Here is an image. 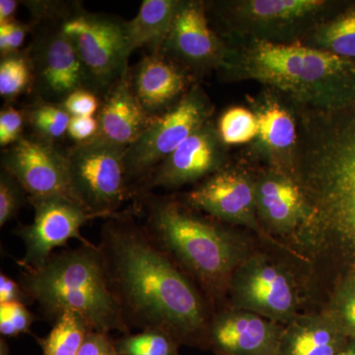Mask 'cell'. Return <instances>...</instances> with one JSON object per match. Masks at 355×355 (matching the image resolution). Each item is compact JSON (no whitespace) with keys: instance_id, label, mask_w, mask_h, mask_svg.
I'll return each mask as SVG.
<instances>
[{"instance_id":"cell-1","label":"cell","mask_w":355,"mask_h":355,"mask_svg":"<svg viewBox=\"0 0 355 355\" xmlns=\"http://www.w3.org/2000/svg\"><path fill=\"white\" fill-rule=\"evenodd\" d=\"M135 216L132 209L107 218L98 244L128 326L165 331L180 345L207 347L211 319L205 297Z\"/></svg>"},{"instance_id":"cell-2","label":"cell","mask_w":355,"mask_h":355,"mask_svg":"<svg viewBox=\"0 0 355 355\" xmlns=\"http://www.w3.org/2000/svg\"><path fill=\"white\" fill-rule=\"evenodd\" d=\"M291 163L309 210L301 230L314 241L335 237L355 245V102L308 110Z\"/></svg>"},{"instance_id":"cell-3","label":"cell","mask_w":355,"mask_h":355,"mask_svg":"<svg viewBox=\"0 0 355 355\" xmlns=\"http://www.w3.org/2000/svg\"><path fill=\"white\" fill-rule=\"evenodd\" d=\"M227 69L284 93L309 111H331L355 102V62L315 46L254 40Z\"/></svg>"},{"instance_id":"cell-4","label":"cell","mask_w":355,"mask_h":355,"mask_svg":"<svg viewBox=\"0 0 355 355\" xmlns=\"http://www.w3.org/2000/svg\"><path fill=\"white\" fill-rule=\"evenodd\" d=\"M147 234L175 265L216 300L229 288L242 263L241 242L216 222L171 198L146 191L137 196Z\"/></svg>"},{"instance_id":"cell-5","label":"cell","mask_w":355,"mask_h":355,"mask_svg":"<svg viewBox=\"0 0 355 355\" xmlns=\"http://www.w3.org/2000/svg\"><path fill=\"white\" fill-rule=\"evenodd\" d=\"M18 282L51 324L64 313L73 312L91 330L130 333L94 243L55 252L39 268H20Z\"/></svg>"},{"instance_id":"cell-6","label":"cell","mask_w":355,"mask_h":355,"mask_svg":"<svg viewBox=\"0 0 355 355\" xmlns=\"http://www.w3.org/2000/svg\"><path fill=\"white\" fill-rule=\"evenodd\" d=\"M127 149L98 139L69 148L65 155L71 198L106 219L118 214L135 195L125 169Z\"/></svg>"},{"instance_id":"cell-7","label":"cell","mask_w":355,"mask_h":355,"mask_svg":"<svg viewBox=\"0 0 355 355\" xmlns=\"http://www.w3.org/2000/svg\"><path fill=\"white\" fill-rule=\"evenodd\" d=\"M211 111V105L202 90L191 88L179 104L159 116L155 123L128 147L125 169L133 191V184L139 183L141 187L163 160L209 121Z\"/></svg>"},{"instance_id":"cell-8","label":"cell","mask_w":355,"mask_h":355,"mask_svg":"<svg viewBox=\"0 0 355 355\" xmlns=\"http://www.w3.org/2000/svg\"><path fill=\"white\" fill-rule=\"evenodd\" d=\"M125 22L76 10L62 28L92 79L96 94L113 87L130 71Z\"/></svg>"},{"instance_id":"cell-9","label":"cell","mask_w":355,"mask_h":355,"mask_svg":"<svg viewBox=\"0 0 355 355\" xmlns=\"http://www.w3.org/2000/svg\"><path fill=\"white\" fill-rule=\"evenodd\" d=\"M29 202L34 207V220L13 230L25 246L24 257L17 261L20 268L43 266L55 249L67 247L69 240L91 244L92 242L81 234V228L96 218L106 219L64 196L29 198Z\"/></svg>"},{"instance_id":"cell-10","label":"cell","mask_w":355,"mask_h":355,"mask_svg":"<svg viewBox=\"0 0 355 355\" xmlns=\"http://www.w3.org/2000/svg\"><path fill=\"white\" fill-rule=\"evenodd\" d=\"M234 309L249 311L277 322L296 315L298 291L291 272L261 254L244 259L231 277L229 288Z\"/></svg>"},{"instance_id":"cell-11","label":"cell","mask_w":355,"mask_h":355,"mask_svg":"<svg viewBox=\"0 0 355 355\" xmlns=\"http://www.w3.org/2000/svg\"><path fill=\"white\" fill-rule=\"evenodd\" d=\"M62 23L40 33L27 51L34 76L33 87L40 99L55 104H62L76 91L96 94L92 79L62 31Z\"/></svg>"},{"instance_id":"cell-12","label":"cell","mask_w":355,"mask_h":355,"mask_svg":"<svg viewBox=\"0 0 355 355\" xmlns=\"http://www.w3.org/2000/svg\"><path fill=\"white\" fill-rule=\"evenodd\" d=\"M1 165L22 184L29 198H72L67 155L51 142L22 137L2 153Z\"/></svg>"},{"instance_id":"cell-13","label":"cell","mask_w":355,"mask_h":355,"mask_svg":"<svg viewBox=\"0 0 355 355\" xmlns=\"http://www.w3.org/2000/svg\"><path fill=\"white\" fill-rule=\"evenodd\" d=\"M256 182L240 170L221 168L184 196V203L219 221L260 230Z\"/></svg>"},{"instance_id":"cell-14","label":"cell","mask_w":355,"mask_h":355,"mask_svg":"<svg viewBox=\"0 0 355 355\" xmlns=\"http://www.w3.org/2000/svg\"><path fill=\"white\" fill-rule=\"evenodd\" d=\"M222 146L218 132L207 121L154 169L137 196L154 188H180L214 174L223 168Z\"/></svg>"},{"instance_id":"cell-15","label":"cell","mask_w":355,"mask_h":355,"mask_svg":"<svg viewBox=\"0 0 355 355\" xmlns=\"http://www.w3.org/2000/svg\"><path fill=\"white\" fill-rule=\"evenodd\" d=\"M161 53L195 69L226 67L229 51L210 29L202 2L180 1Z\"/></svg>"},{"instance_id":"cell-16","label":"cell","mask_w":355,"mask_h":355,"mask_svg":"<svg viewBox=\"0 0 355 355\" xmlns=\"http://www.w3.org/2000/svg\"><path fill=\"white\" fill-rule=\"evenodd\" d=\"M284 328L245 310L219 313L210 322L207 347L216 355H277Z\"/></svg>"},{"instance_id":"cell-17","label":"cell","mask_w":355,"mask_h":355,"mask_svg":"<svg viewBox=\"0 0 355 355\" xmlns=\"http://www.w3.org/2000/svg\"><path fill=\"white\" fill-rule=\"evenodd\" d=\"M130 83L140 104L153 116L165 114L188 94V76L162 53L142 58L130 72Z\"/></svg>"},{"instance_id":"cell-18","label":"cell","mask_w":355,"mask_h":355,"mask_svg":"<svg viewBox=\"0 0 355 355\" xmlns=\"http://www.w3.org/2000/svg\"><path fill=\"white\" fill-rule=\"evenodd\" d=\"M140 104L130 83V70L107 92L98 114L99 130L95 139L128 147L158 119Z\"/></svg>"},{"instance_id":"cell-19","label":"cell","mask_w":355,"mask_h":355,"mask_svg":"<svg viewBox=\"0 0 355 355\" xmlns=\"http://www.w3.org/2000/svg\"><path fill=\"white\" fill-rule=\"evenodd\" d=\"M254 186L257 214L266 225L280 233L303 228L309 211L293 177L282 172L266 173Z\"/></svg>"},{"instance_id":"cell-20","label":"cell","mask_w":355,"mask_h":355,"mask_svg":"<svg viewBox=\"0 0 355 355\" xmlns=\"http://www.w3.org/2000/svg\"><path fill=\"white\" fill-rule=\"evenodd\" d=\"M328 6L323 0H246L233 4L236 19L257 31H277L300 24Z\"/></svg>"},{"instance_id":"cell-21","label":"cell","mask_w":355,"mask_h":355,"mask_svg":"<svg viewBox=\"0 0 355 355\" xmlns=\"http://www.w3.org/2000/svg\"><path fill=\"white\" fill-rule=\"evenodd\" d=\"M343 336L330 317L296 316L282 330L277 355H338Z\"/></svg>"},{"instance_id":"cell-22","label":"cell","mask_w":355,"mask_h":355,"mask_svg":"<svg viewBox=\"0 0 355 355\" xmlns=\"http://www.w3.org/2000/svg\"><path fill=\"white\" fill-rule=\"evenodd\" d=\"M180 1L177 0H144L133 19L125 21V31L130 55L139 48L161 53L169 34Z\"/></svg>"},{"instance_id":"cell-23","label":"cell","mask_w":355,"mask_h":355,"mask_svg":"<svg viewBox=\"0 0 355 355\" xmlns=\"http://www.w3.org/2000/svg\"><path fill=\"white\" fill-rule=\"evenodd\" d=\"M257 114L261 144L272 154H289L292 158L297 144L295 121L277 103L266 105Z\"/></svg>"},{"instance_id":"cell-24","label":"cell","mask_w":355,"mask_h":355,"mask_svg":"<svg viewBox=\"0 0 355 355\" xmlns=\"http://www.w3.org/2000/svg\"><path fill=\"white\" fill-rule=\"evenodd\" d=\"M91 331L83 317L73 312H65L53 324L48 336H35L43 355H78Z\"/></svg>"},{"instance_id":"cell-25","label":"cell","mask_w":355,"mask_h":355,"mask_svg":"<svg viewBox=\"0 0 355 355\" xmlns=\"http://www.w3.org/2000/svg\"><path fill=\"white\" fill-rule=\"evenodd\" d=\"M315 48L355 62V3L323 23L314 36Z\"/></svg>"},{"instance_id":"cell-26","label":"cell","mask_w":355,"mask_h":355,"mask_svg":"<svg viewBox=\"0 0 355 355\" xmlns=\"http://www.w3.org/2000/svg\"><path fill=\"white\" fill-rule=\"evenodd\" d=\"M24 116L35 137L51 144L64 137L71 119L62 104L42 99L29 106Z\"/></svg>"},{"instance_id":"cell-27","label":"cell","mask_w":355,"mask_h":355,"mask_svg":"<svg viewBox=\"0 0 355 355\" xmlns=\"http://www.w3.org/2000/svg\"><path fill=\"white\" fill-rule=\"evenodd\" d=\"M121 355H180V343L165 331H139L116 340Z\"/></svg>"},{"instance_id":"cell-28","label":"cell","mask_w":355,"mask_h":355,"mask_svg":"<svg viewBox=\"0 0 355 355\" xmlns=\"http://www.w3.org/2000/svg\"><path fill=\"white\" fill-rule=\"evenodd\" d=\"M33 69L27 53H8L0 62V94L6 100L22 94L33 86Z\"/></svg>"},{"instance_id":"cell-29","label":"cell","mask_w":355,"mask_h":355,"mask_svg":"<svg viewBox=\"0 0 355 355\" xmlns=\"http://www.w3.org/2000/svg\"><path fill=\"white\" fill-rule=\"evenodd\" d=\"M217 132L223 144L238 146L247 144L258 137V118L250 110L233 107L224 112L219 119Z\"/></svg>"},{"instance_id":"cell-30","label":"cell","mask_w":355,"mask_h":355,"mask_svg":"<svg viewBox=\"0 0 355 355\" xmlns=\"http://www.w3.org/2000/svg\"><path fill=\"white\" fill-rule=\"evenodd\" d=\"M29 202V195L22 184L6 169L0 173V227L17 217Z\"/></svg>"},{"instance_id":"cell-31","label":"cell","mask_w":355,"mask_h":355,"mask_svg":"<svg viewBox=\"0 0 355 355\" xmlns=\"http://www.w3.org/2000/svg\"><path fill=\"white\" fill-rule=\"evenodd\" d=\"M37 317L23 303L0 304V334L1 338H16L31 334V327Z\"/></svg>"},{"instance_id":"cell-32","label":"cell","mask_w":355,"mask_h":355,"mask_svg":"<svg viewBox=\"0 0 355 355\" xmlns=\"http://www.w3.org/2000/svg\"><path fill=\"white\" fill-rule=\"evenodd\" d=\"M25 116L12 106H6L0 112V146L7 148L23 137Z\"/></svg>"},{"instance_id":"cell-33","label":"cell","mask_w":355,"mask_h":355,"mask_svg":"<svg viewBox=\"0 0 355 355\" xmlns=\"http://www.w3.org/2000/svg\"><path fill=\"white\" fill-rule=\"evenodd\" d=\"M29 27L15 19L0 23V51L1 57L19 51L24 43Z\"/></svg>"},{"instance_id":"cell-34","label":"cell","mask_w":355,"mask_h":355,"mask_svg":"<svg viewBox=\"0 0 355 355\" xmlns=\"http://www.w3.org/2000/svg\"><path fill=\"white\" fill-rule=\"evenodd\" d=\"M62 105L71 116H93L99 109V100L91 91L79 90L70 94Z\"/></svg>"},{"instance_id":"cell-35","label":"cell","mask_w":355,"mask_h":355,"mask_svg":"<svg viewBox=\"0 0 355 355\" xmlns=\"http://www.w3.org/2000/svg\"><path fill=\"white\" fill-rule=\"evenodd\" d=\"M78 355H121L111 334L91 330Z\"/></svg>"},{"instance_id":"cell-36","label":"cell","mask_w":355,"mask_h":355,"mask_svg":"<svg viewBox=\"0 0 355 355\" xmlns=\"http://www.w3.org/2000/svg\"><path fill=\"white\" fill-rule=\"evenodd\" d=\"M24 3L31 11L33 19L37 22L46 19L62 22L76 11L69 10L67 4L64 2L28 1Z\"/></svg>"},{"instance_id":"cell-37","label":"cell","mask_w":355,"mask_h":355,"mask_svg":"<svg viewBox=\"0 0 355 355\" xmlns=\"http://www.w3.org/2000/svg\"><path fill=\"white\" fill-rule=\"evenodd\" d=\"M99 130V123L94 116H71L67 135L76 144H84L95 139Z\"/></svg>"},{"instance_id":"cell-38","label":"cell","mask_w":355,"mask_h":355,"mask_svg":"<svg viewBox=\"0 0 355 355\" xmlns=\"http://www.w3.org/2000/svg\"><path fill=\"white\" fill-rule=\"evenodd\" d=\"M4 303H23L31 305L32 302L28 297L24 289L18 282L7 277L3 272L0 275V304Z\"/></svg>"},{"instance_id":"cell-39","label":"cell","mask_w":355,"mask_h":355,"mask_svg":"<svg viewBox=\"0 0 355 355\" xmlns=\"http://www.w3.org/2000/svg\"><path fill=\"white\" fill-rule=\"evenodd\" d=\"M340 307L343 321L355 335V284L343 294Z\"/></svg>"},{"instance_id":"cell-40","label":"cell","mask_w":355,"mask_h":355,"mask_svg":"<svg viewBox=\"0 0 355 355\" xmlns=\"http://www.w3.org/2000/svg\"><path fill=\"white\" fill-rule=\"evenodd\" d=\"M17 6L18 1L16 0H1L0 1V23L12 20Z\"/></svg>"},{"instance_id":"cell-41","label":"cell","mask_w":355,"mask_h":355,"mask_svg":"<svg viewBox=\"0 0 355 355\" xmlns=\"http://www.w3.org/2000/svg\"><path fill=\"white\" fill-rule=\"evenodd\" d=\"M338 355H355V345L345 347Z\"/></svg>"}]
</instances>
